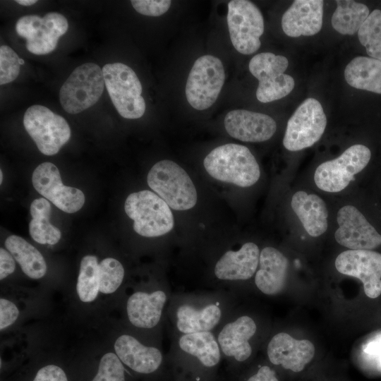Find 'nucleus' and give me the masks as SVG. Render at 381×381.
<instances>
[{"label": "nucleus", "instance_id": "58836bf2", "mask_svg": "<svg viewBox=\"0 0 381 381\" xmlns=\"http://www.w3.org/2000/svg\"><path fill=\"white\" fill-rule=\"evenodd\" d=\"M247 381H279L275 372L269 366L263 365Z\"/></svg>", "mask_w": 381, "mask_h": 381}, {"label": "nucleus", "instance_id": "9b49d317", "mask_svg": "<svg viewBox=\"0 0 381 381\" xmlns=\"http://www.w3.org/2000/svg\"><path fill=\"white\" fill-rule=\"evenodd\" d=\"M227 24L234 47L241 54L258 50L264 32L263 16L259 8L247 0H232L228 4Z\"/></svg>", "mask_w": 381, "mask_h": 381}, {"label": "nucleus", "instance_id": "473e14b6", "mask_svg": "<svg viewBox=\"0 0 381 381\" xmlns=\"http://www.w3.org/2000/svg\"><path fill=\"white\" fill-rule=\"evenodd\" d=\"M360 43L368 56L381 60V10L375 9L358 31Z\"/></svg>", "mask_w": 381, "mask_h": 381}, {"label": "nucleus", "instance_id": "ea45409f", "mask_svg": "<svg viewBox=\"0 0 381 381\" xmlns=\"http://www.w3.org/2000/svg\"><path fill=\"white\" fill-rule=\"evenodd\" d=\"M16 2L23 6H31L37 3L36 0H16Z\"/></svg>", "mask_w": 381, "mask_h": 381}, {"label": "nucleus", "instance_id": "412c9836", "mask_svg": "<svg viewBox=\"0 0 381 381\" xmlns=\"http://www.w3.org/2000/svg\"><path fill=\"white\" fill-rule=\"evenodd\" d=\"M267 353L272 364L298 373L314 357L315 346L309 340H298L286 332H279L269 341Z\"/></svg>", "mask_w": 381, "mask_h": 381}, {"label": "nucleus", "instance_id": "72a5a7b5", "mask_svg": "<svg viewBox=\"0 0 381 381\" xmlns=\"http://www.w3.org/2000/svg\"><path fill=\"white\" fill-rule=\"evenodd\" d=\"M99 266L101 297H109L121 286L125 276L124 267L119 260L111 257L100 260Z\"/></svg>", "mask_w": 381, "mask_h": 381}, {"label": "nucleus", "instance_id": "4c0bfd02", "mask_svg": "<svg viewBox=\"0 0 381 381\" xmlns=\"http://www.w3.org/2000/svg\"><path fill=\"white\" fill-rule=\"evenodd\" d=\"M16 270V260L9 251L0 248V279L3 281Z\"/></svg>", "mask_w": 381, "mask_h": 381}, {"label": "nucleus", "instance_id": "f03ea898", "mask_svg": "<svg viewBox=\"0 0 381 381\" xmlns=\"http://www.w3.org/2000/svg\"><path fill=\"white\" fill-rule=\"evenodd\" d=\"M226 300L217 296L180 299L173 308V321L179 334L214 332L228 317Z\"/></svg>", "mask_w": 381, "mask_h": 381}, {"label": "nucleus", "instance_id": "2f4dec72", "mask_svg": "<svg viewBox=\"0 0 381 381\" xmlns=\"http://www.w3.org/2000/svg\"><path fill=\"white\" fill-rule=\"evenodd\" d=\"M9 381H71L70 367L56 359L39 360L23 368Z\"/></svg>", "mask_w": 381, "mask_h": 381}, {"label": "nucleus", "instance_id": "bb28decb", "mask_svg": "<svg viewBox=\"0 0 381 381\" xmlns=\"http://www.w3.org/2000/svg\"><path fill=\"white\" fill-rule=\"evenodd\" d=\"M344 78L354 88L381 94V60L357 56L346 66Z\"/></svg>", "mask_w": 381, "mask_h": 381}, {"label": "nucleus", "instance_id": "c85d7f7f", "mask_svg": "<svg viewBox=\"0 0 381 381\" xmlns=\"http://www.w3.org/2000/svg\"><path fill=\"white\" fill-rule=\"evenodd\" d=\"M99 262L94 255H86L80 260L75 293L78 300L84 306H94L102 298Z\"/></svg>", "mask_w": 381, "mask_h": 381}, {"label": "nucleus", "instance_id": "6e6552de", "mask_svg": "<svg viewBox=\"0 0 381 381\" xmlns=\"http://www.w3.org/2000/svg\"><path fill=\"white\" fill-rule=\"evenodd\" d=\"M288 59L282 55L263 52L255 55L248 68L259 83L256 97L262 103L271 102L288 95L294 87V78L284 73Z\"/></svg>", "mask_w": 381, "mask_h": 381}, {"label": "nucleus", "instance_id": "0eeeda50", "mask_svg": "<svg viewBox=\"0 0 381 381\" xmlns=\"http://www.w3.org/2000/svg\"><path fill=\"white\" fill-rule=\"evenodd\" d=\"M23 125L39 150L45 155H56L71 135L66 119L42 105L35 104L25 111Z\"/></svg>", "mask_w": 381, "mask_h": 381}, {"label": "nucleus", "instance_id": "79ce46f5", "mask_svg": "<svg viewBox=\"0 0 381 381\" xmlns=\"http://www.w3.org/2000/svg\"><path fill=\"white\" fill-rule=\"evenodd\" d=\"M19 62H20V65H23L25 63L24 60L22 59H20Z\"/></svg>", "mask_w": 381, "mask_h": 381}, {"label": "nucleus", "instance_id": "f257e3e1", "mask_svg": "<svg viewBox=\"0 0 381 381\" xmlns=\"http://www.w3.org/2000/svg\"><path fill=\"white\" fill-rule=\"evenodd\" d=\"M203 165L214 179L243 188L253 186L260 176L255 157L248 147L238 144L214 148L205 157Z\"/></svg>", "mask_w": 381, "mask_h": 381}, {"label": "nucleus", "instance_id": "b1692460", "mask_svg": "<svg viewBox=\"0 0 381 381\" xmlns=\"http://www.w3.org/2000/svg\"><path fill=\"white\" fill-rule=\"evenodd\" d=\"M259 269L255 275L257 288L264 294L274 296L284 289L289 269V260L277 249L267 246L260 254Z\"/></svg>", "mask_w": 381, "mask_h": 381}, {"label": "nucleus", "instance_id": "f8f14e48", "mask_svg": "<svg viewBox=\"0 0 381 381\" xmlns=\"http://www.w3.org/2000/svg\"><path fill=\"white\" fill-rule=\"evenodd\" d=\"M326 126L327 118L321 104L315 98H308L289 119L283 145L289 151L311 147L321 138Z\"/></svg>", "mask_w": 381, "mask_h": 381}, {"label": "nucleus", "instance_id": "a211bd4d", "mask_svg": "<svg viewBox=\"0 0 381 381\" xmlns=\"http://www.w3.org/2000/svg\"><path fill=\"white\" fill-rule=\"evenodd\" d=\"M256 332L255 320L248 315H243L231 320L228 316L219 327L215 335L223 355L243 362L252 354L250 340Z\"/></svg>", "mask_w": 381, "mask_h": 381}, {"label": "nucleus", "instance_id": "a878e982", "mask_svg": "<svg viewBox=\"0 0 381 381\" xmlns=\"http://www.w3.org/2000/svg\"><path fill=\"white\" fill-rule=\"evenodd\" d=\"M291 207L304 229L313 237L323 234L327 229L328 212L324 200L315 194L296 192L291 198Z\"/></svg>", "mask_w": 381, "mask_h": 381}, {"label": "nucleus", "instance_id": "7ed1b4c3", "mask_svg": "<svg viewBox=\"0 0 381 381\" xmlns=\"http://www.w3.org/2000/svg\"><path fill=\"white\" fill-rule=\"evenodd\" d=\"M147 184L175 210H187L197 202L195 187L188 173L176 162H157L147 174Z\"/></svg>", "mask_w": 381, "mask_h": 381}, {"label": "nucleus", "instance_id": "dca6fc26", "mask_svg": "<svg viewBox=\"0 0 381 381\" xmlns=\"http://www.w3.org/2000/svg\"><path fill=\"white\" fill-rule=\"evenodd\" d=\"M339 225L336 241L349 250H371L381 245V234L354 206L339 209L337 217Z\"/></svg>", "mask_w": 381, "mask_h": 381}, {"label": "nucleus", "instance_id": "cd10ccee", "mask_svg": "<svg viewBox=\"0 0 381 381\" xmlns=\"http://www.w3.org/2000/svg\"><path fill=\"white\" fill-rule=\"evenodd\" d=\"M4 245L26 276L40 279L46 274L47 265L43 255L24 238L11 235L6 238Z\"/></svg>", "mask_w": 381, "mask_h": 381}, {"label": "nucleus", "instance_id": "7c9ffc66", "mask_svg": "<svg viewBox=\"0 0 381 381\" xmlns=\"http://www.w3.org/2000/svg\"><path fill=\"white\" fill-rule=\"evenodd\" d=\"M337 8L332 16L333 28L342 35L358 32L370 14L368 6L351 0L336 1Z\"/></svg>", "mask_w": 381, "mask_h": 381}, {"label": "nucleus", "instance_id": "e433bc0d", "mask_svg": "<svg viewBox=\"0 0 381 381\" xmlns=\"http://www.w3.org/2000/svg\"><path fill=\"white\" fill-rule=\"evenodd\" d=\"M20 315L18 305L12 300L1 297L0 298V329L1 332L13 325Z\"/></svg>", "mask_w": 381, "mask_h": 381}, {"label": "nucleus", "instance_id": "6ab92c4d", "mask_svg": "<svg viewBox=\"0 0 381 381\" xmlns=\"http://www.w3.org/2000/svg\"><path fill=\"white\" fill-rule=\"evenodd\" d=\"M113 351L126 368L141 375L155 373L163 362L159 348L146 345L129 333H121L116 337Z\"/></svg>", "mask_w": 381, "mask_h": 381}, {"label": "nucleus", "instance_id": "423d86ee", "mask_svg": "<svg viewBox=\"0 0 381 381\" xmlns=\"http://www.w3.org/2000/svg\"><path fill=\"white\" fill-rule=\"evenodd\" d=\"M102 69L94 63L83 64L71 73L59 91V100L68 114H78L96 104L104 87Z\"/></svg>", "mask_w": 381, "mask_h": 381}, {"label": "nucleus", "instance_id": "ddd939ff", "mask_svg": "<svg viewBox=\"0 0 381 381\" xmlns=\"http://www.w3.org/2000/svg\"><path fill=\"white\" fill-rule=\"evenodd\" d=\"M68 28L67 19L55 12L48 13L43 18L37 15L24 16L16 24L18 35L26 40L27 49L36 55L53 52Z\"/></svg>", "mask_w": 381, "mask_h": 381}, {"label": "nucleus", "instance_id": "f704fd0d", "mask_svg": "<svg viewBox=\"0 0 381 381\" xmlns=\"http://www.w3.org/2000/svg\"><path fill=\"white\" fill-rule=\"evenodd\" d=\"M20 58L8 46L0 47V84L13 81L20 73Z\"/></svg>", "mask_w": 381, "mask_h": 381}, {"label": "nucleus", "instance_id": "a19ab883", "mask_svg": "<svg viewBox=\"0 0 381 381\" xmlns=\"http://www.w3.org/2000/svg\"><path fill=\"white\" fill-rule=\"evenodd\" d=\"M2 181H3V172H2V171L1 170V171H0V183H2Z\"/></svg>", "mask_w": 381, "mask_h": 381}, {"label": "nucleus", "instance_id": "aec40b11", "mask_svg": "<svg viewBox=\"0 0 381 381\" xmlns=\"http://www.w3.org/2000/svg\"><path fill=\"white\" fill-rule=\"evenodd\" d=\"M224 123L229 135L243 142L266 141L277 130L275 121L269 115L245 109L230 111Z\"/></svg>", "mask_w": 381, "mask_h": 381}, {"label": "nucleus", "instance_id": "4468645a", "mask_svg": "<svg viewBox=\"0 0 381 381\" xmlns=\"http://www.w3.org/2000/svg\"><path fill=\"white\" fill-rule=\"evenodd\" d=\"M32 182L40 194L65 212H76L85 203L84 193L80 189L64 186L58 168L51 162H43L35 168Z\"/></svg>", "mask_w": 381, "mask_h": 381}, {"label": "nucleus", "instance_id": "1a4fd4ad", "mask_svg": "<svg viewBox=\"0 0 381 381\" xmlns=\"http://www.w3.org/2000/svg\"><path fill=\"white\" fill-rule=\"evenodd\" d=\"M370 157L368 147L361 144L353 145L337 158L320 164L315 171V183L323 191L339 192L367 166Z\"/></svg>", "mask_w": 381, "mask_h": 381}, {"label": "nucleus", "instance_id": "4be33fe9", "mask_svg": "<svg viewBox=\"0 0 381 381\" xmlns=\"http://www.w3.org/2000/svg\"><path fill=\"white\" fill-rule=\"evenodd\" d=\"M323 1L296 0L282 18L284 32L292 37L312 36L322 28Z\"/></svg>", "mask_w": 381, "mask_h": 381}, {"label": "nucleus", "instance_id": "20e7f679", "mask_svg": "<svg viewBox=\"0 0 381 381\" xmlns=\"http://www.w3.org/2000/svg\"><path fill=\"white\" fill-rule=\"evenodd\" d=\"M124 209L133 220L134 231L142 236H160L174 228V216L169 206L150 190L130 194L125 201Z\"/></svg>", "mask_w": 381, "mask_h": 381}, {"label": "nucleus", "instance_id": "9d476101", "mask_svg": "<svg viewBox=\"0 0 381 381\" xmlns=\"http://www.w3.org/2000/svg\"><path fill=\"white\" fill-rule=\"evenodd\" d=\"M225 73L221 60L212 55L199 57L187 79L186 96L190 105L204 110L217 100L224 83Z\"/></svg>", "mask_w": 381, "mask_h": 381}, {"label": "nucleus", "instance_id": "393cba45", "mask_svg": "<svg viewBox=\"0 0 381 381\" xmlns=\"http://www.w3.org/2000/svg\"><path fill=\"white\" fill-rule=\"evenodd\" d=\"M126 367L113 350L89 363L70 367L71 381H128Z\"/></svg>", "mask_w": 381, "mask_h": 381}, {"label": "nucleus", "instance_id": "39448f33", "mask_svg": "<svg viewBox=\"0 0 381 381\" xmlns=\"http://www.w3.org/2000/svg\"><path fill=\"white\" fill-rule=\"evenodd\" d=\"M105 86L119 114L128 119L140 118L145 111L141 83L128 66L107 64L102 68Z\"/></svg>", "mask_w": 381, "mask_h": 381}, {"label": "nucleus", "instance_id": "f3484780", "mask_svg": "<svg viewBox=\"0 0 381 381\" xmlns=\"http://www.w3.org/2000/svg\"><path fill=\"white\" fill-rule=\"evenodd\" d=\"M168 298L167 291L162 289L133 291L125 305L128 323L140 330L157 327L162 321Z\"/></svg>", "mask_w": 381, "mask_h": 381}, {"label": "nucleus", "instance_id": "c9c22d12", "mask_svg": "<svg viewBox=\"0 0 381 381\" xmlns=\"http://www.w3.org/2000/svg\"><path fill=\"white\" fill-rule=\"evenodd\" d=\"M131 2L138 13L148 16L164 14L171 4L170 0H132Z\"/></svg>", "mask_w": 381, "mask_h": 381}, {"label": "nucleus", "instance_id": "2eb2a0df", "mask_svg": "<svg viewBox=\"0 0 381 381\" xmlns=\"http://www.w3.org/2000/svg\"><path fill=\"white\" fill-rule=\"evenodd\" d=\"M341 274L356 277L363 284L365 295L370 298L381 294V254L370 250H348L335 260Z\"/></svg>", "mask_w": 381, "mask_h": 381}, {"label": "nucleus", "instance_id": "5701e85b", "mask_svg": "<svg viewBox=\"0 0 381 381\" xmlns=\"http://www.w3.org/2000/svg\"><path fill=\"white\" fill-rule=\"evenodd\" d=\"M260 250L253 242L238 250L225 252L214 265V276L222 281H242L251 278L259 265Z\"/></svg>", "mask_w": 381, "mask_h": 381}, {"label": "nucleus", "instance_id": "c756f323", "mask_svg": "<svg viewBox=\"0 0 381 381\" xmlns=\"http://www.w3.org/2000/svg\"><path fill=\"white\" fill-rule=\"evenodd\" d=\"M52 207L45 198H40L30 205L32 217L29 231L34 241L40 244L54 245L61 239L60 230L49 222Z\"/></svg>", "mask_w": 381, "mask_h": 381}]
</instances>
